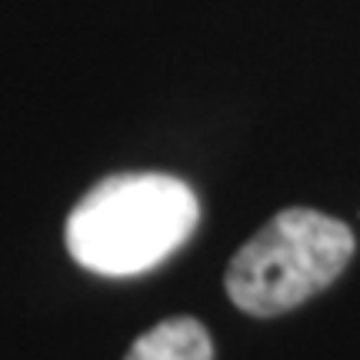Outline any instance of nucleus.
Wrapping results in <instances>:
<instances>
[{"mask_svg":"<svg viewBox=\"0 0 360 360\" xmlns=\"http://www.w3.org/2000/svg\"><path fill=\"white\" fill-rule=\"evenodd\" d=\"M210 337L193 317H170L134 340L124 360H210Z\"/></svg>","mask_w":360,"mask_h":360,"instance_id":"obj_3","label":"nucleus"},{"mask_svg":"<svg viewBox=\"0 0 360 360\" xmlns=\"http://www.w3.org/2000/svg\"><path fill=\"white\" fill-rule=\"evenodd\" d=\"M200 224L197 193L170 174H114L67 217V250L101 277H137L180 250Z\"/></svg>","mask_w":360,"mask_h":360,"instance_id":"obj_1","label":"nucleus"},{"mask_svg":"<svg viewBox=\"0 0 360 360\" xmlns=\"http://www.w3.org/2000/svg\"><path fill=\"white\" fill-rule=\"evenodd\" d=\"M354 247V231L344 220L290 207L233 254L224 283L244 314L277 317L330 287L350 264Z\"/></svg>","mask_w":360,"mask_h":360,"instance_id":"obj_2","label":"nucleus"}]
</instances>
